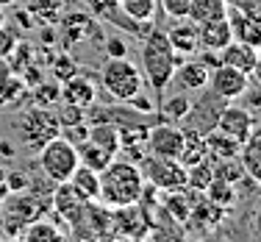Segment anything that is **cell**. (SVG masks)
Here are the masks:
<instances>
[{"label":"cell","instance_id":"obj_1","mask_svg":"<svg viewBox=\"0 0 261 242\" xmlns=\"http://www.w3.org/2000/svg\"><path fill=\"white\" fill-rule=\"evenodd\" d=\"M145 195V176H142L139 164L128 159H111V164L100 173V198L106 209H120L139 203Z\"/></svg>","mask_w":261,"mask_h":242},{"label":"cell","instance_id":"obj_2","mask_svg":"<svg viewBox=\"0 0 261 242\" xmlns=\"http://www.w3.org/2000/svg\"><path fill=\"white\" fill-rule=\"evenodd\" d=\"M175 64H178V53L172 51V42L167 36V31L153 28L147 36H142V67L139 70L159 98L164 95V86L172 81Z\"/></svg>","mask_w":261,"mask_h":242},{"label":"cell","instance_id":"obj_3","mask_svg":"<svg viewBox=\"0 0 261 242\" xmlns=\"http://www.w3.org/2000/svg\"><path fill=\"white\" fill-rule=\"evenodd\" d=\"M100 86L120 103H128L145 89V76H142L139 64H134L128 56L106 59V64L100 67Z\"/></svg>","mask_w":261,"mask_h":242},{"label":"cell","instance_id":"obj_4","mask_svg":"<svg viewBox=\"0 0 261 242\" xmlns=\"http://www.w3.org/2000/svg\"><path fill=\"white\" fill-rule=\"evenodd\" d=\"M75 167H78V151L61 134L39 148V170L45 173L47 181L67 184L70 176L75 173Z\"/></svg>","mask_w":261,"mask_h":242},{"label":"cell","instance_id":"obj_5","mask_svg":"<svg viewBox=\"0 0 261 242\" xmlns=\"http://www.w3.org/2000/svg\"><path fill=\"white\" fill-rule=\"evenodd\" d=\"M61 134V123L50 106H31L20 120V136L31 151H39L45 142Z\"/></svg>","mask_w":261,"mask_h":242},{"label":"cell","instance_id":"obj_6","mask_svg":"<svg viewBox=\"0 0 261 242\" xmlns=\"http://www.w3.org/2000/svg\"><path fill=\"white\" fill-rule=\"evenodd\" d=\"M142 176L145 181H150L161 192H172V189H186V167L178 159H159L147 153L142 159Z\"/></svg>","mask_w":261,"mask_h":242},{"label":"cell","instance_id":"obj_7","mask_svg":"<svg viewBox=\"0 0 261 242\" xmlns=\"http://www.w3.org/2000/svg\"><path fill=\"white\" fill-rule=\"evenodd\" d=\"M150 156L159 159H178L184 151V128H178V123H161V126L147 128L145 139Z\"/></svg>","mask_w":261,"mask_h":242},{"label":"cell","instance_id":"obj_8","mask_svg":"<svg viewBox=\"0 0 261 242\" xmlns=\"http://www.w3.org/2000/svg\"><path fill=\"white\" fill-rule=\"evenodd\" d=\"M256 117L250 114L242 103H236V101H228V106L217 114V123H214V128H220L222 134H228V136H233L236 142H242L245 145L247 139H250V134H253V128H256Z\"/></svg>","mask_w":261,"mask_h":242},{"label":"cell","instance_id":"obj_9","mask_svg":"<svg viewBox=\"0 0 261 242\" xmlns=\"http://www.w3.org/2000/svg\"><path fill=\"white\" fill-rule=\"evenodd\" d=\"M208 84H211V92H214L220 101H239V95L247 89V84H250V76L236 70L231 64H217L214 70L208 72Z\"/></svg>","mask_w":261,"mask_h":242},{"label":"cell","instance_id":"obj_10","mask_svg":"<svg viewBox=\"0 0 261 242\" xmlns=\"http://www.w3.org/2000/svg\"><path fill=\"white\" fill-rule=\"evenodd\" d=\"M84 3H86V11H89L95 20L111 22V26H117V28H125L130 36L142 34V22L130 20L125 11H122L120 0H84Z\"/></svg>","mask_w":261,"mask_h":242},{"label":"cell","instance_id":"obj_11","mask_svg":"<svg viewBox=\"0 0 261 242\" xmlns=\"http://www.w3.org/2000/svg\"><path fill=\"white\" fill-rule=\"evenodd\" d=\"M208 67L203 64L200 59H192V56H178V64H175V72L172 78L184 86L186 92H200L208 86Z\"/></svg>","mask_w":261,"mask_h":242},{"label":"cell","instance_id":"obj_12","mask_svg":"<svg viewBox=\"0 0 261 242\" xmlns=\"http://www.w3.org/2000/svg\"><path fill=\"white\" fill-rule=\"evenodd\" d=\"M95 98H97V86L92 84L89 78L78 76V72L72 78L61 81V86H59V101L61 103H72V106L89 109L92 103H95Z\"/></svg>","mask_w":261,"mask_h":242},{"label":"cell","instance_id":"obj_13","mask_svg":"<svg viewBox=\"0 0 261 242\" xmlns=\"http://www.w3.org/2000/svg\"><path fill=\"white\" fill-rule=\"evenodd\" d=\"M228 42H233V31H231V22H228V17L197 26V45H200L203 51L220 53L222 47L228 45Z\"/></svg>","mask_w":261,"mask_h":242},{"label":"cell","instance_id":"obj_14","mask_svg":"<svg viewBox=\"0 0 261 242\" xmlns=\"http://www.w3.org/2000/svg\"><path fill=\"white\" fill-rule=\"evenodd\" d=\"M228 22H231V31H233V39L239 42H247L253 47H261V20H253L247 17L245 9H233L228 6Z\"/></svg>","mask_w":261,"mask_h":242},{"label":"cell","instance_id":"obj_15","mask_svg":"<svg viewBox=\"0 0 261 242\" xmlns=\"http://www.w3.org/2000/svg\"><path fill=\"white\" fill-rule=\"evenodd\" d=\"M256 59H258V47L247 45V42H239V39L228 42L220 51V64H231L236 70L247 72V76H250L253 67H256Z\"/></svg>","mask_w":261,"mask_h":242},{"label":"cell","instance_id":"obj_16","mask_svg":"<svg viewBox=\"0 0 261 242\" xmlns=\"http://www.w3.org/2000/svg\"><path fill=\"white\" fill-rule=\"evenodd\" d=\"M167 36H170L172 42V51L178 56H195L200 51V45H197V26L192 20H175V26L167 31Z\"/></svg>","mask_w":261,"mask_h":242},{"label":"cell","instance_id":"obj_17","mask_svg":"<svg viewBox=\"0 0 261 242\" xmlns=\"http://www.w3.org/2000/svg\"><path fill=\"white\" fill-rule=\"evenodd\" d=\"M203 139H206V156L211 161L220 159H236L242 151V142H236L233 136L222 134L220 128H211V131H203Z\"/></svg>","mask_w":261,"mask_h":242},{"label":"cell","instance_id":"obj_18","mask_svg":"<svg viewBox=\"0 0 261 242\" xmlns=\"http://www.w3.org/2000/svg\"><path fill=\"white\" fill-rule=\"evenodd\" d=\"M239 161H242V167H245L247 178H253L256 184H261V126L258 123H256V128H253L250 139L242 145Z\"/></svg>","mask_w":261,"mask_h":242},{"label":"cell","instance_id":"obj_19","mask_svg":"<svg viewBox=\"0 0 261 242\" xmlns=\"http://www.w3.org/2000/svg\"><path fill=\"white\" fill-rule=\"evenodd\" d=\"M17 237L25 239V242H61L67 237V231L59 228V223H50V220H45V217H39V220L25 223Z\"/></svg>","mask_w":261,"mask_h":242},{"label":"cell","instance_id":"obj_20","mask_svg":"<svg viewBox=\"0 0 261 242\" xmlns=\"http://www.w3.org/2000/svg\"><path fill=\"white\" fill-rule=\"evenodd\" d=\"M67 184H70V187L75 189L84 201H97V198H100V173L92 170V167L78 164Z\"/></svg>","mask_w":261,"mask_h":242},{"label":"cell","instance_id":"obj_21","mask_svg":"<svg viewBox=\"0 0 261 242\" xmlns=\"http://www.w3.org/2000/svg\"><path fill=\"white\" fill-rule=\"evenodd\" d=\"M225 14H228L225 0H189L186 20H192L195 26H203V22H211V20H222Z\"/></svg>","mask_w":261,"mask_h":242},{"label":"cell","instance_id":"obj_22","mask_svg":"<svg viewBox=\"0 0 261 242\" xmlns=\"http://www.w3.org/2000/svg\"><path fill=\"white\" fill-rule=\"evenodd\" d=\"M203 198L211 201L214 206L225 209V212H231V209L236 206V201H239V195H236V184H228V181H222V178H211L208 187L203 189Z\"/></svg>","mask_w":261,"mask_h":242},{"label":"cell","instance_id":"obj_23","mask_svg":"<svg viewBox=\"0 0 261 242\" xmlns=\"http://www.w3.org/2000/svg\"><path fill=\"white\" fill-rule=\"evenodd\" d=\"M61 31H64L67 45L84 42L86 36L95 34V20H92V14H67L64 20H61Z\"/></svg>","mask_w":261,"mask_h":242},{"label":"cell","instance_id":"obj_24","mask_svg":"<svg viewBox=\"0 0 261 242\" xmlns=\"http://www.w3.org/2000/svg\"><path fill=\"white\" fill-rule=\"evenodd\" d=\"M200 159H206V139H203V131L195 126L184 128V151H181V156H178V161H181L184 167H189Z\"/></svg>","mask_w":261,"mask_h":242},{"label":"cell","instance_id":"obj_25","mask_svg":"<svg viewBox=\"0 0 261 242\" xmlns=\"http://www.w3.org/2000/svg\"><path fill=\"white\" fill-rule=\"evenodd\" d=\"M89 139L95 142V145H100L103 151H109L111 156L120 153V126H114V123H100V120L92 123Z\"/></svg>","mask_w":261,"mask_h":242},{"label":"cell","instance_id":"obj_26","mask_svg":"<svg viewBox=\"0 0 261 242\" xmlns=\"http://www.w3.org/2000/svg\"><path fill=\"white\" fill-rule=\"evenodd\" d=\"M75 151H78V164L92 167V170H97V173H103L106 167L111 164V159H114L109 151H103V148H100V145H95L92 139L81 142Z\"/></svg>","mask_w":261,"mask_h":242},{"label":"cell","instance_id":"obj_27","mask_svg":"<svg viewBox=\"0 0 261 242\" xmlns=\"http://www.w3.org/2000/svg\"><path fill=\"white\" fill-rule=\"evenodd\" d=\"M192 101H189V95H172V98H167V101H161V114L167 117V123H181L186 120V117L192 114Z\"/></svg>","mask_w":261,"mask_h":242},{"label":"cell","instance_id":"obj_28","mask_svg":"<svg viewBox=\"0 0 261 242\" xmlns=\"http://www.w3.org/2000/svg\"><path fill=\"white\" fill-rule=\"evenodd\" d=\"M120 6H122V11H125L130 20L142 22V26L150 22L153 14H156V9H159L156 0H120Z\"/></svg>","mask_w":261,"mask_h":242},{"label":"cell","instance_id":"obj_29","mask_svg":"<svg viewBox=\"0 0 261 242\" xmlns=\"http://www.w3.org/2000/svg\"><path fill=\"white\" fill-rule=\"evenodd\" d=\"M214 178H222V181H228V184H239L242 178H247V173H245V167H242L239 156L236 159H220V161H214Z\"/></svg>","mask_w":261,"mask_h":242},{"label":"cell","instance_id":"obj_30","mask_svg":"<svg viewBox=\"0 0 261 242\" xmlns=\"http://www.w3.org/2000/svg\"><path fill=\"white\" fill-rule=\"evenodd\" d=\"M59 0H28V11L34 17H39L42 22H56L59 20Z\"/></svg>","mask_w":261,"mask_h":242},{"label":"cell","instance_id":"obj_31","mask_svg":"<svg viewBox=\"0 0 261 242\" xmlns=\"http://www.w3.org/2000/svg\"><path fill=\"white\" fill-rule=\"evenodd\" d=\"M53 76H56V84H61V81H67V78H72L78 72V61L72 59V56H67V53H61V56H53Z\"/></svg>","mask_w":261,"mask_h":242},{"label":"cell","instance_id":"obj_32","mask_svg":"<svg viewBox=\"0 0 261 242\" xmlns=\"http://www.w3.org/2000/svg\"><path fill=\"white\" fill-rule=\"evenodd\" d=\"M242 106H245L247 111H250L253 117H256V120H261V84L256 81V84H247V89L242 92Z\"/></svg>","mask_w":261,"mask_h":242},{"label":"cell","instance_id":"obj_33","mask_svg":"<svg viewBox=\"0 0 261 242\" xmlns=\"http://www.w3.org/2000/svg\"><path fill=\"white\" fill-rule=\"evenodd\" d=\"M56 103H59V86L39 81L34 86V106H56Z\"/></svg>","mask_w":261,"mask_h":242},{"label":"cell","instance_id":"obj_34","mask_svg":"<svg viewBox=\"0 0 261 242\" xmlns=\"http://www.w3.org/2000/svg\"><path fill=\"white\" fill-rule=\"evenodd\" d=\"M156 3L170 20H184L189 14V0H156Z\"/></svg>","mask_w":261,"mask_h":242},{"label":"cell","instance_id":"obj_35","mask_svg":"<svg viewBox=\"0 0 261 242\" xmlns=\"http://www.w3.org/2000/svg\"><path fill=\"white\" fill-rule=\"evenodd\" d=\"M61 136H64L67 142H70V145H81V142H86L89 139V123H75V126H64L61 128Z\"/></svg>","mask_w":261,"mask_h":242},{"label":"cell","instance_id":"obj_36","mask_svg":"<svg viewBox=\"0 0 261 242\" xmlns=\"http://www.w3.org/2000/svg\"><path fill=\"white\" fill-rule=\"evenodd\" d=\"M56 117H59L61 128H64V126H75V123L84 120V109L72 106V103H64L61 109H56Z\"/></svg>","mask_w":261,"mask_h":242},{"label":"cell","instance_id":"obj_37","mask_svg":"<svg viewBox=\"0 0 261 242\" xmlns=\"http://www.w3.org/2000/svg\"><path fill=\"white\" fill-rule=\"evenodd\" d=\"M106 56H109V59H122V56H128L125 39H120V36H114V39H106Z\"/></svg>","mask_w":261,"mask_h":242},{"label":"cell","instance_id":"obj_38","mask_svg":"<svg viewBox=\"0 0 261 242\" xmlns=\"http://www.w3.org/2000/svg\"><path fill=\"white\" fill-rule=\"evenodd\" d=\"M28 178H25V173H6V189H11V192H22V189H28Z\"/></svg>","mask_w":261,"mask_h":242},{"label":"cell","instance_id":"obj_39","mask_svg":"<svg viewBox=\"0 0 261 242\" xmlns=\"http://www.w3.org/2000/svg\"><path fill=\"white\" fill-rule=\"evenodd\" d=\"M14 47H17V36L11 34V31H6V26H0V56H9V53H14Z\"/></svg>","mask_w":261,"mask_h":242},{"label":"cell","instance_id":"obj_40","mask_svg":"<svg viewBox=\"0 0 261 242\" xmlns=\"http://www.w3.org/2000/svg\"><path fill=\"white\" fill-rule=\"evenodd\" d=\"M25 81H28V86L39 84V81H42V72L36 70V67H28V70H25Z\"/></svg>","mask_w":261,"mask_h":242},{"label":"cell","instance_id":"obj_41","mask_svg":"<svg viewBox=\"0 0 261 242\" xmlns=\"http://www.w3.org/2000/svg\"><path fill=\"white\" fill-rule=\"evenodd\" d=\"M253 231H256L258 237H261V203H258L256 212H253Z\"/></svg>","mask_w":261,"mask_h":242},{"label":"cell","instance_id":"obj_42","mask_svg":"<svg viewBox=\"0 0 261 242\" xmlns=\"http://www.w3.org/2000/svg\"><path fill=\"white\" fill-rule=\"evenodd\" d=\"M0 156H3V159H11V156H14V148H9L6 142H0Z\"/></svg>","mask_w":261,"mask_h":242},{"label":"cell","instance_id":"obj_43","mask_svg":"<svg viewBox=\"0 0 261 242\" xmlns=\"http://www.w3.org/2000/svg\"><path fill=\"white\" fill-rule=\"evenodd\" d=\"M250 76H253V78H256V81H258V84H261V51H258V59H256V67H253V72H250Z\"/></svg>","mask_w":261,"mask_h":242},{"label":"cell","instance_id":"obj_44","mask_svg":"<svg viewBox=\"0 0 261 242\" xmlns=\"http://www.w3.org/2000/svg\"><path fill=\"white\" fill-rule=\"evenodd\" d=\"M228 6H233V9H245L247 6V0H225Z\"/></svg>","mask_w":261,"mask_h":242},{"label":"cell","instance_id":"obj_45","mask_svg":"<svg viewBox=\"0 0 261 242\" xmlns=\"http://www.w3.org/2000/svg\"><path fill=\"white\" fill-rule=\"evenodd\" d=\"M3 187H6V167L0 164V189H3Z\"/></svg>","mask_w":261,"mask_h":242},{"label":"cell","instance_id":"obj_46","mask_svg":"<svg viewBox=\"0 0 261 242\" xmlns=\"http://www.w3.org/2000/svg\"><path fill=\"white\" fill-rule=\"evenodd\" d=\"M17 0H0V9H6V6H14Z\"/></svg>","mask_w":261,"mask_h":242},{"label":"cell","instance_id":"obj_47","mask_svg":"<svg viewBox=\"0 0 261 242\" xmlns=\"http://www.w3.org/2000/svg\"><path fill=\"white\" fill-rule=\"evenodd\" d=\"M0 26H6V17H3V9H0Z\"/></svg>","mask_w":261,"mask_h":242}]
</instances>
